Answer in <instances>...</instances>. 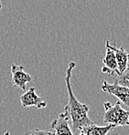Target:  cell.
Returning <instances> with one entry per match:
<instances>
[{
  "label": "cell",
  "mask_w": 129,
  "mask_h": 135,
  "mask_svg": "<svg viewBox=\"0 0 129 135\" xmlns=\"http://www.w3.org/2000/svg\"><path fill=\"white\" fill-rule=\"evenodd\" d=\"M76 66L75 62L71 61L68 64V68L66 69V76H65V82H66L67 91H68V103L64 107V112L67 114L71 123V128L72 132L77 131H81L83 127L89 126L94 124V122L90 119L88 112L90 108L85 103L80 102L77 98L74 96L71 90V78L73 69Z\"/></svg>",
  "instance_id": "6da1fadb"
},
{
  "label": "cell",
  "mask_w": 129,
  "mask_h": 135,
  "mask_svg": "<svg viewBox=\"0 0 129 135\" xmlns=\"http://www.w3.org/2000/svg\"><path fill=\"white\" fill-rule=\"evenodd\" d=\"M104 108L103 122L106 125H113L114 128L129 125V112L122 108L120 101L114 105L110 102H104Z\"/></svg>",
  "instance_id": "7a4b0ae2"
},
{
  "label": "cell",
  "mask_w": 129,
  "mask_h": 135,
  "mask_svg": "<svg viewBox=\"0 0 129 135\" xmlns=\"http://www.w3.org/2000/svg\"><path fill=\"white\" fill-rule=\"evenodd\" d=\"M101 89L104 92L107 93V94L116 96L118 99V101L122 102L126 107L129 106V90L128 88L126 87H122L120 85L116 84L114 82L113 84L108 83L106 80H103L102 86Z\"/></svg>",
  "instance_id": "3957f363"
},
{
  "label": "cell",
  "mask_w": 129,
  "mask_h": 135,
  "mask_svg": "<svg viewBox=\"0 0 129 135\" xmlns=\"http://www.w3.org/2000/svg\"><path fill=\"white\" fill-rule=\"evenodd\" d=\"M11 79L13 88L17 87L23 90H27V83L32 82L30 74L25 72L23 66H19L17 64L11 65Z\"/></svg>",
  "instance_id": "277c9868"
},
{
  "label": "cell",
  "mask_w": 129,
  "mask_h": 135,
  "mask_svg": "<svg viewBox=\"0 0 129 135\" xmlns=\"http://www.w3.org/2000/svg\"><path fill=\"white\" fill-rule=\"evenodd\" d=\"M19 101L23 108L35 107L37 109H43L47 107L46 101L37 95L35 87H30L29 89H27L26 92L19 97Z\"/></svg>",
  "instance_id": "5b68a950"
},
{
  "label": "cell",
  "mask_w": 129,
  "mask_h": 135,
  "mask_svg": "<svg viewBox=\"0 0 129 135\" xmlns=\"http://www.w3.org/2000/svg\"><path fill=\"white\" fill-rule=\"evenodd\" d=\"M105 49L106 51L104 59H103V67L101 71L103 73H106V74H109L112 77H114L116 75H118L119 72L116 56H114V53L108 40L105 41Z\"/></svg>",
  "instance_id": "8992f818"
},
{
  "label": "cell",
  "mask_w": 129,
  "mask_h": 135,
  "mask_svg": "<svg viewBox=\"0 0 129 135\" xmlns=\"http://www.w3.org/2000/svg\"><path fill=\"white\" fill-rule=\"evenodd\" d=\"M50 128L53 131L52 135H73L70 120L64 112L59 113V116L51 122Z\"/></svg>",
  "instance_id": "52a82bcc"
},
{
  "label": "cell",
  "mask_w": 129,
  "mask_h": 135,
  "mask_svg": "<svg viewBox=\"0 0 129 135\" xmlns=\"http://www.w3.org/2000/svg\"><path fill=\"white\" fill-rule=\"evenodd\" d=\"M111 47H112L113 51L114 53V56H116L118 72L119 74H121V73L125 72L126 69H128V53L125 50L123 47L116 49V46L111 45Z\"/></svg>",
  "instance_id": "ba28073f"
},
{
  "label": "cell",
  "mask_w": 129,
  "mask_h": 135,
  "mask_svg": "<svg viewBox=\"0 0 129 135\" xmlns=\"http://www.w3.org/2000/svg\"><path fill=\"white\" fill-rule=\"evenodd\" d=\"M114 129L113 125H105V126H98L96 124H92L89 126L83 127L80 131L85 135H107L112 130Z\"/></svg>",
  "instance_id": "9c48e42d"
},
{
  "label": "cell",
  "mask_w": 129,
  "mask_h": 135,
  "mask_svg": "<svg viewBox=\"0 0 129 135\" xmlns=\"http://www.w3.org/2000/svg\"><path fill=\"white\" fill-rule=\"evenodd\" d=\"M128 76H129V69H126L125 72L113 77V78H114V82H116V84L120 85V86H122V87L128 88V84H129Z\"/></svg>",
  "instance_id": "30bf717a"
},
{
  "label": "cell",
  "mask_w": 129,
  "mask_h": 135,
  "mask_svg": "<svg viewBox=\"0 0 129 135\" xmlns=\"http://www.w3.org/2000/svg\"><path fill=\"white\" fill-rule=\"evenodd\" d=\"M24 135H52V132L46 130H41L39 128H35L33 130H30L29 132H25Z\"/></svg>",
  "instance_id": "8fae6325"
},
{
  "label": "cell",
  "mask_w": 129,
  "mask_h": 135,
  "mask_svg": "<svg viewBox=\"0 0 129 135\" xmlns=\"http://www.w3.org/2000/svg\"><path fill=\"white\" fill-rule=\"evenodd\" d=\"M2 135H10V134H9V132H6L5 133H4V134H2Z\"/></svg>",
  "instance_id": "7c38bea8"
},
{
  "label": "cell",
  "mask_w": 129,
  "mask_h": 135,
  "mask_svg": "<svg viewBox=\"0 0 129 135\" xmlns=\"http://www.w3.org/2000/svg\"><path fill=\"white\" fill-rule=\"evenodd\" d=\"M2 8V4H1V0H0V10H1Z\"/></svg>",
  "instance_id": "4fadbf2b"
},
{
  "label": "cell",
  "mask_w": 129,
  "mask_h": 135,
  "mask_svg": "<svg viewBox=\"0 0 129 135\" xmlns=\"http://www.w3.org/2000/svg\"><path fill=\"white\" fill-rule=\"evenodd\" d=\"M79 135H85V134H83L82 132H80V134H79Z\"/></svg>",
  "instance_id": "5bb4252c"
}]
</instances>
